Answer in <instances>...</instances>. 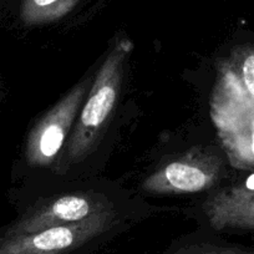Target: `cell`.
Listing matches in <instances>:
<instances>
[{
	"label": "cell",
	"mask_w": 254,
	"mask_h": 254,
	"mask_svg": "<svg viewBox=\"0 0 254 254\" xmlns=\"http://www.w3.org/2000/svg\"><path fill=\"white\" fill-rule=\"evenodd\" d=\"M130 40L120 39L102 63L87 100L80 110L65 151V162L74 163L89 155L114 112L121 90L125 61L128 58Z\"/></svg>",
	"instance_id": "obj_1"
},
{
	"label": "cell",
	"mask_w": 254,
	"mask_h": 254,
	"mask_svg": "<svg viewBox=\"0 0 254 254\" xmlns=\"http://www.w3.org/2000/svg\"><path fill=\"white\" fill-rule=\"evenodd\" d=\"M114 208L35 233L0 234V254H92L119 229Z\"/></svg>",
	"instance_id": "obj_2"
},
{
	"label": "cell",
	"mask_w": 254,
	"mask_h": 254,
	"mask_svg": "<svg viewBox=\"0 0 254 254\" xmlns=\"http://www.w3.org/2000/svg\"><path fill=\"white\" fill-rule=\"evenodd\" d=\"M92 82L85 80L77 84L34 126L25 145V160L29 165L43 167L53 162L69 140Z\"/></svg>",
	"instance_id": "obj_3"
},
{
	"label": "cell",
	"mask_w": 254,
	"mask_h": 254,
	"mask_svg": "<svg viewBox=\"0 0 254 254\" xmlns=\"http://www.w3.org/2000/svg\"><path fill=\"white\" fill-rule=\"evenodd\" d=\"M223 163L212 151L192 150L166 163L143 182V190L157 194L196 193L218 182Z\"/></svg>",
	"instance_id": "obj_4"
},
{
	"label": "cell",
	"mask_w": 254,
	"mask_h": 254,
	"mask_svg": "<svg viewBox=\"0 0 254 254\" xmlns=\"http://www.w3.org/2000/svg\"><path fill=\"white\" fill-rule=\"evenodd\" d=\"M112 208L104 197L92 193H69L45 199L4 227L0 234L35 233L51 227L66 226Z\"/></svg>",
	"instance_id": "obj_5"
},
{
	"label": "cell",
	"mask_w": 254,
	"mask_h": 254,
	"mask_svg": "<svg viewBox=\"0 0 254 254\" xmlns=\"http://www.w3.org/2000/svg\"><path fill=\"white\" fill-rule=\"evenodd\" d=\"M209 226L216 231L254 227V187L237 186L212 194L203 203Z\"/></svg>",
	"instance_id": "obj_6"
},
{
	"label": "cell",
	"mask_w": 254,
	"mask_h": 254,
	"mask_svg": "<svg viewBox=\"0 0 254 254\" xmlns=\"http://www.w3.org/2000/svg\"><path fill=\"white\" fill-rule=\"evenodd\" d=\"M82 0H20L18 16L26 26L55 23L75 10Z\"/></svg>",
	"instance_id": "obj_7"
},
{
	"label": "cell",
	"mask_w": 254,
	"mask_h": 254,
	"mask_svg": "<svg viewBox=\"0 0 254 254\" xmlns=\"http://www.w3.org/2000/svg\"><path fill=\"white\" fill-rule=\"evenodd\" d=\"M162 254H254V252L212 238H190L173 244Z\"/></svg>",
	"instance_id": "obj_8"
},
{
	"label": "cell",
	"mask_w": 254,
	"mask_h": 254,
	"mask_svg": "<svg viewBox=\"0 0 254 254\" xmlns=\"http://www.w3.org/2000/svg\"><path fill=\"white\" fill-rule=\"evenodd\" d=\"M242 77L248 92L254 97V54L244 59L242 65Z\"/></svg>",
	"instance_id": "obj_9"
},
{
	"label": "cell",
	"mask_w": 254,
	"mask_h": 254,
	"mask_svg": "<svg viewBox=\"0 0 254 254\" xmlns=\"http://www.w3.org/2000/svg\"><path fill=\"white\" fill-rule=\"evenodd\" d=\"M1 97H3V86H1V81H0V101H1Z\"/></svg>",
	"instance_id": "obj_10"
}]
</instances>
